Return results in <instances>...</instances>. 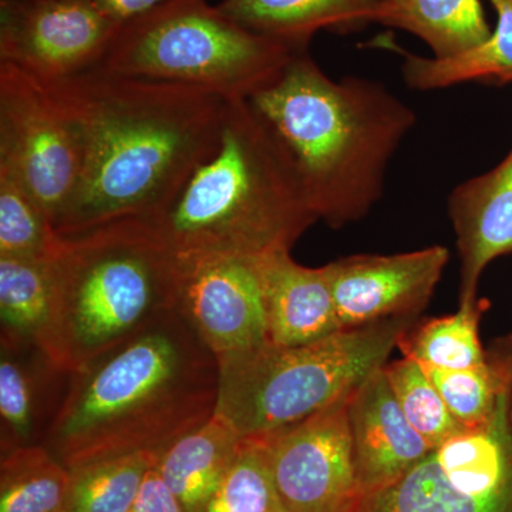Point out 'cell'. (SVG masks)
I'll use <instances>...</instances> for the list:
<instances>
[{
  "label": "cell",
  "mask_w": 512,
  "mask_h": 512,
  "mask_svg": "<svg viewBox=\"0 0 512 512\" xmlns=\"http://www.w3.org/2000/svg\"><path fill=\"white\" fill-rule=\"evenodd\" d=\"M43 83L82 150L79 184L56 225L60 237L157 218L220 143L228 101L204 90L99 69Z\"/></svg>",
  "instance_id": "1"
},
{
  "label": "cell",
  "mask_w": 512,
  "mask_h": 512,
  "mask_svg": "<svg viewBox=\"0 0 512 512\" xmlns=\"http://www.w3.org/2000/svg\"><path fill=\"white\" fill-rule=\"evenodd\" d=\"M220 362L178 308L67 377L43 446L67 468L151 451L217 412Z\"/></svg>",
  "instance_id": "2"
},
{
  "label": "cell",
  "mask_w": 512,
  "mask_h": 512,
  "mask_svg": "<svg viewBox=\"0 0 512 512\" xmlns=\"http://www.w3.org/2000/svg\"><path fill=\"white\" fill-rule=\"evenodd\" d=\"M298 175L319 221L342 228L382 198L387 168L416 113L373 80L336 82L299 50L248 99Z\"/></svg>",
  "instance_id": "3"
},
{
  "label": "cell",
  "mask_w": 512,
  "mask_h": 512,
  "mask_svg": "<svg viewBox=\"0 0 512 512\" xmlns=\"http://www.w3.org/2000/svg\"><path fill=\"white\" fill-rule=\"evenodd\" d=\"M49 266L52 315L37 348L67 375L177 309L180 261L150 218L60 237Z\"/></svg>",
  "instance_id": "4"
},
{
  "label": "cell",
  "mask_w": 512,
  "mask_h": 512,
  "mask_svg": "<svg viewBox=\"0 0 512 512\" xmlns=\"http://www.w3.org/2000/svg\"><path fill=\"white\" fill-rule=\"evenodd\" d=\"M284 150L248 100L228 101L220 143L153 218L177 255L291 251L318 222Z\"/></svg>",
  "instance_id": "5"
},
{
  "label": "cell",
  "mask_w": 512,
  "mask_h": 512,
  "mask_svg": "<svg viewBox=\"0 0 512 512\" xmlns=\"http://www.w3.org/2000/svg\"><path fill=\"white\" fill-rule=\"evenodd\" d=\"M413 319L379 320L291 348L266 343L220 360L215 414L242 437H265L301 423L382 369Z\"/></svg>",
  "instance_id": "6"
},
{
  "label": "cell",
  "mask_w": 512,
  "mask_h": 512,
  "mask_svg": "<svg viewBox=\"0 0 512 512\" xmlns=\"http://www.w3.org/2000/svg\"><path fill=\"white\" fill-rule=\"evenodd\" d=\"M299 50L245 29L208 0H168L120 26L94 69L248 100Z\"/></svg>",
  "instance_id": "7"
},
{
  "label": "cell",
  "mask_w": 512,
  "mask_h": 512,
  "mask_svg": "<svg viewBox=\"0 0 512 512\" xmlns=\"http://www.w3.org/2000/svg\"><path fill=\"white\" fill-rule=\"evenodd\" d=\"M510 386L487 426L447 440L356 512H512Z\"/></svg>",
  "instance_id": "8"
},
{
  "label": "cell",
  "mask_w": 512,
  "mask_h": 512,
  "mask_svg": "<svg viewBox=\"0 0 512 512\" xmlns=\"http://www.w3.org/2000/svg\"><path fill=\"white\" fill-rule=\"evenodd\" d=\"M0 164L18 175L56 229L79 184V136L49 87L8 63H0Z\"/></svg>",
  "instance_id": "9"
},
{
  "label": "cell",
  "mask_w": 512,
  "mask_h": 512,
  "mask_svg": "<svg viewBox=\"0 0 512 512\" xmlns=\"http://www.w3.org/2000/svg\"><path fill=\"white\" fill-rule=\"evenodd\" d=\"M349 397L261 439L288 512H356L363 494L348 419Z\"/></svg>",
  "instance_id": "10"
},
{
  "label": "cell",
  "mask_w": 512,
  "mask_h": 512,
  "mask_svg": "<svg viewBox=\"0 0 512 512\" xmlns=\"http://www.w3.org/2000/svg\"><path fill=\"white\" fill-rule=\"evenodd\" d=\"M119 29L94 0H0V63L67 79L94 69Z\"/></svg>",
  "instance_id": "11"
},
{
  "label": "cell",
  "mask_w": 512,
  "mask_h": 512,
  "mask_svg": "<svg viewBox=\"0 0 512 512\" xmlns=\"http://www.w3.org/2000/svg\"><path fill=\"white\" fill-rule=\"evenodd\" d=\"M178 311L220 360L269 343L256 258L178 255Z\"/></svg>",
  "instance_id": "12"
},
{
  "label": "cell",
  "mask_w": 512,
  "mask_h": 512,
  "mask_svg": "<svg viewBox=\"0 0 512 512\" xmlns=\"http://www.w3.org/2000/svg\"><path fill=\"white\" fill-rule=\"evenodd\" d=\"M448 249L433 245L396 255H353L325 265L343 329L416 318L439 285Z\"/></svg>",
  "instance_id": "13"
},
{
  "label": "cell",
  "mask_w": 512,
  "mask_h": 512,
  "mask_svg": "<svg viewBox=\"0 0 512 512\" xmlns=\"http://www.w3.org/2000/svg\"><path fill=\"white\" fill-rule=\"evenodd\" d=\"M348 419L365 495L393 484L434 450L410 426L383 367L350 394Z\"/></svg>",
  "instance_id": "14"
},
{
  "label": "cell",
  "mask_w": 512,
  "mask_h": 512,
  "mask_svg": "<svg viewBox=\"0 0 512 512\" xmlns=\"http://www.w3.org/2000/svg\"><path fill=\"white\" fill-rule=\"evenodd\" d=\"M448 215L460 256V308H476L485 268L512 254V148L493 170L454 188Z\"/></svg>",
  "instance_id": "15"
},
{
  "label": "cell",
  "mask_w": 512,
  "mask_h": 512,
  "mask_svg": "<svg viewBox=\"0 0 512 512\" xmlns=\"http://www.w3.org/2000/svg\"><path fill=\"white\" fill-rule=\"evenodd\" d=\"M269 343L302 346L343 330L328 272L299 265L291 251L256 258Z\"/></svg>",
  "instance_id": "16"
},
{
  "label": "cell",
  "mask_w": 512,
  "mask_h": 512,
  "mask_svg": "<svg viewBox=\"0 0 512 512\" xmlns=\"http://www.w3.org/2000/svg\"><path fill=\"white\" fill-rule=\"evenodd\" d=\"M382 0H222L218 8L245 29L293 50L308 49L323 29L372 22Z\"/></svg>",
  "instance_id": "17"
},
{
  "label": "cell",
  "mask_w": 512,
  "mask_h": 512,
  "mask_svg": "<svg viewBox=\"0 0 512 512\" xmlns=\"http://www.w3.org/2000/svg\"><path fill=\"white\" fill-rule=\"evenodd\" d=\"M244 437L215 414L158 454L156 466L185 512H204L237 458Z\"/></svg>",
  "instance_id": "18"
},
{
  "label": "cell",
  "mask_w": 512,
  "mask_h": 512,
  "mask_svg": "<svg viewBox=\"0 0 512 512\" xmlns=\"http://www.w3.org/2000/svg\"><path fill=\"white\" fill-rule=\"evenodd\" d=\"M62 370L52 365L45 353L35 345L2 342L0 355V421H2V454L20 447L36 446L45 439L40 427L45 421L49 429L53 413L46 387L52 376ZM64 373V372H63Z\"/></svg>",
  "instance_id": "19"
},
{
  "label": "cell",
  "mask_w": 512,
  "mask_h": 512,
  "mask_svg": "<svg viewBox=\"0 0 512 512\" xmlns=\"http://www.w3.org/2000/svg\"><path fill=\"white\" fill-rule=\"evenodd\" d=\"M372 22L420 37L437 59L466 52L493 32L480 0H382Z\"/></svg>",
  "instance_id": "20"
},
{
  "label": "cell",
  "mask_w": 512,
  "mask_h": 512,
  "mask_svg": "<svg viewBox=\"0 0 512 512\" xmlns=\"http://www.w3.org/2000/svg\"><path fill=\"white\" fill-rule=\"evenodd\" d=\"M498 15L497 28L480 45L456 56L437 59L399 50L404 56V82L412 89H446L467 82H512V0H490Z\"/></svg>",
  "instance_id": "21"
},
{
  "label": "cell",
  "mask_w": 512,
  "mask_h": 512,
  "mask_svg": "<svg viewBox=\"0 0 512 512\" xmlns=\"http://www.w3.org/2000/svg\"><path fill=\"white\" fill-rule=\"evenodd\" d=\"M52 303L49 261L0 256L2 342L39 346Z\"/></svg>",
  "instance_id": "22"
},
{
  "label": "cell",
  "mask_w": 512,
  "mask_h": 512,
  "mask_svg": "<svg viewBox=\"0 0 512 512\" xmlns=\"http://www.w3.org/2000/svg\"><path fill=\"white\" fill-rule=\"evenodd\" d=\"M70 480V468L43 444L3 453L0 512H64Z\"/></svg>",
  "instance_id": "23"
},
{
  "label": "cell",
  "mask_w": 512,
  "mask_h": 512,
  "mask_svg": "<svg viewBox=\"0 0 512 512\" xmlns=\"http://www.w3.org/2000/svg\"><path fill=\"white\" fill-rule=\"evenodd\" d=\"M151 451L99 458L70 468V491L64 512H128L144 477L156 463Z\"/></svg>",
  "instance_id": "24"
},
{
  "label": "cell",
  "mask_w": 512,
  "mask_h": 512,
  "mask_svg": "<svg viewBox=\"0 0 512 512\" xmlns=\"http://www.w3.org/2000/svg\"><path fill=\"white\" fill-rule=\"evenodd\" d=\"M481 309L460 308L453 315L420 323L402 336L399 349L420 365L446 370H466L487 362L478 335Z\"/></svg>",
  "instance_id": "25"
},
{
  "label": "cell",
  "mask_w": 512,
  "mask_h": 512,
  "mask_svg": "<svg viewBox=\"0 0 512 512\" xmlns=\"http://www.w3.org/2000/svg\"><path fill=\"white\" fill-rule=\"evenodd\" d=\"M423 366L448 412L464 429H483L493 419L498 400L511 382V370L503 349L487 355V362L466 370Z\"/></svg>",
  "instance_id": "26"
},
{
  "label": "cell",
  "mask_w": 512,
  "mask_h": 512,
  "mask_svg": "<svg viewBox=\"0 0 512 512\" xmlns=\"http://www.w3.org/2000/svg\"><path fill=\"white\" fill-rule=\"evenodd\" d=\"M59 244L42 205L8 165L0 164V256L50 261Z\"/></svg>",
  "instance_id": "27"
},
{
  "label": "cell",
  "mask_w": 512,
  "mask_h": 512,
  "mask_svg": "<svg viewBox=\"0 0 512 512\" xmlns=\"http://www.w3.org/2000/svg\"><path fill=\"white\" fill-rule=\"evenodd\" d=\"M383 370L410 426L434 450L458 434L467 433L448 412L443 397L420 363L403 357L386 363Z\"/></svg>",
  "instance_id": "28"
},
{
  "label": "cell",
  "mask_w": 512,
  "mask_h": 512,
  "mask_svg": "<svg viewBox=\"0 0 512 512\" xmlns=\"http://www.w3.org/2000/svg\"><path fill=\"white\" fill-rule=\"evenodd\" d=\"M204 512H288L276 491L261 439L244 437L234 464Z\"/></svg>",
  "instance_id": "29"
},
{
  "label": "cell",
  "mask_w": 512,
  "mask_h": 512,
  "mask_svg": "<svg viewBox=\"0 0 512 512\" xmlns=\"http://www.w3.org/2000/svg\"><path fill=\"white\" fill-rule=\"evenodd\" d=\"M157 461V460H156ZM128 512H185L183 504L178 500L156 466L147 471L143 483L138 488L134 503Z\"/></svg>",
  "instance_id": "30"
},
{
  "label": "cell",
  "mask_w": 512,
  "mask_h": 512,
  "mask_svg": "<svg viewBox=\"0 0 512 512\" xmlns=\"http://www.w3.org/2000/svg\"><path fill=\"white\" fill-rule=\"evenodd\" d=\"M101 12L119 26L140 18L168 0H94Z\"/></svg>",
  "instance_id": "31"
},
{
  "label": "cell",
  "mask_w": 512,
  "mask_h": 512,
  "mask_svg": "<svg viewBox=\"0 0 512 512\" xmlns=\"http://www.w3.org/2000/svg\"><path fill=\"white\" fill-rule=\"evenodd\" d=\"M501 349H503L505 357H507L508 365L511 370V386H510V416L512 421V335L507 340L501 343Z\"/></svg>",
  "instance_id": "32"
}]
</instances>
